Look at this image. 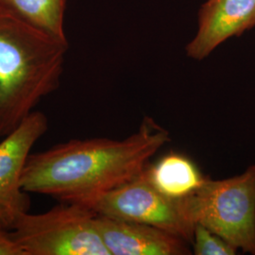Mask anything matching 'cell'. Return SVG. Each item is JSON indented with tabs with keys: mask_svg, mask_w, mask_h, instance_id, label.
<instances>
[{
	"mask_svg": "<svg viewBox=\"0 0 255 255\" xmlns=\"http://www.w3.org/2000/svg\"><path fill=\"white\" fill-rule=\"evenodd\" d=\"M169 141L168 130L145 117L136 132L123 140L73 139L30 153L22 186L27 193L81 203L139 176Z\"/></svg>",
	"mask_w": 255,
	"mask_h": 255,
	"instance_id": "1",
	"label": "cell"
},
{
	"mask_svg": "<svg viewBox=\"0 0 255 255\" xmlns=\"http://www.w3.org/2000/svg\"><path fill=\"white\" fill-rule=\"evenodd\" d=\"M68 42L60 41L0 6V137L18 128L60 86Z\"/></svg>",
	"mask_w": 255,
	"mask_h": 255,
	"instance_id": "2",
	"label": "cell"
},
{
	"mask_svg": "<svg viewBox=\"0 0 255 255\" xmlns=\"http://www.w3.org/2000/svg\"><path fill=\"white\" fill-rule=\"evenodd\" d=\"M186 217L238 250L255 255V165L225 180L206 178L182 199Z\"/></svg>",
	"mask_w": 255,
	"mask_h": 255,
	"instance_id": "3",
	"label": "cell"
},
{
	"mask_svg": "<svg viewBox=\"0 0 255 255\" xmlns=\"http://www.w3.org/2000/svg\"><path fill=\"white\" fill-rule=\"evenodd\" d=\"M86 206L62 202L41 214L26 213L10 231L24 255H111Z\"/></svg>",
	"mask_w": 255,
	"mask_h": 255,
	"instance_id": "4",
	"label": "cell"
},
{
	"mask_svg": "<svg viewBox=\"0 0 255 255\" xmlns=\"http://www.w3.org/2000/svg\"><path fill=\"white\" fill-rule=\"evenodd\" d=\"M79 204L95 214L150 225L193 242L194 224L183 210L182 200L170 199L158 191L145 170L134 179Z\"/></svg>",
	"mask_w": 255,
	"mask_h": 255,
	"instance_id": "5",
	"label": "cell"
},
{
	"mask_svg": "<svg viewBox=\"0 0 255 255\" xmlns=\"http://www.w3.org/2000/svg\"><path fill=\"white\" fill-rule=\"evenodd\" d=\"M47 128L46 115L34 111L0 142V229L11 231L30 208L22 175L31 148Z\"/></svg>",
	"mask_w": 255,
	"mask_h": 255,
	"instance_id": "6",
	"label": "cell"
},
{
	"mask_svg": "<svg viewBox=\"0 0 255 255\" xmlns=\"http://www.w3.org/2000/svg\"><path fill=\"white\" fill-rule=\"evenodd\" d=\"M95 223L111 255H191L187 241L162 229L97 214Z\"/></svg>",
	"mask_w": 255,
	"mask_h": 255,
	"instance_id": "7",
	"label": "cell"
},
{
	"mask_svg": "<svg viewBox=\"0 0 255 255\" xmlns=\"http://www.w3.org/2000/svg\"><path fill=\"white\" fill-rule=\"evenodd\" d=\"M199 30L186 46L187 55L201 61L233 36L255 26V0H208L200 13Z\"/></svg>",
	"mask_w": 255,
	"mask_h": 255,
	"instance_id": "8",
	"label": "cell"
},
{
	"mask_svg": "<svg viewBox=\"0 0 255 255\" xmlns=\"http://www.w3.org/2000/svg\"><path fill=\"white\" fill-rule=\"evenodd\" d=\"M147 180L158 191L173 200H182L201 187L206 177L184 155L171 152L145 169Z\"/></svg>",
	"mask_w": 255,
	"mask_h": 255,
	"instance_id": "9",
	"label": "cell"
},
{
	"mask_svg": "<svg viewBox=\"0 0 255 255\" xmlns=\"http://www.w3.org/2000/svg\"><path fill=\"white\" fill-rule=\"evenodd\" d=\"M66 0H0L15 17L46 34L67 42L64 29Z\"/></svg>",
	"mask_w": 255,
	"mask_h": 255,
	"instance_id": "10",
	"label": "cell"
},
{
	"mask_svg": "<svg viewBox=\"0 0 255 255\" xmlns=\"http://www.w3.org/2000/svg\"><path fill=\"white\" fill-rule=\"evenodd\" d=\"M193 252L196 255H235L237 250L201 224H195Z\"/></svg>",
	"mask_w": 255,
	"mask_h": 255,
	"instance_id": "11",
	"label": "cell"
},
{
	"mask_svg": "<svg viewBox=\"0 0 255 255\" xmlns=\"http://www.w3.org/2000/svg\"><path fill=\"white\" fill-rule=\"evenodd\" d=\"M0 255H24L14 239L10 231L0 229Z\"/></svg>",
	"mask_w": 255,
	"mask_h": 255,
	"instance_id": "12",
	"label": "cell"
}]
</instances>
